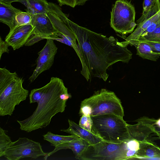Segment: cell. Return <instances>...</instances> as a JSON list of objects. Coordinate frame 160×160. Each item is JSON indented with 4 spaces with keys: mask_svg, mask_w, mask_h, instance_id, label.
Segmentation results:
<instances>
[{
    "mask_svg": "<svg viewBox=\"0 0 160 160\" xmlns=\"http://www.w3.org/2000/svg\"><path fill=\"white\" fill-rule=\"evenodd\" d=\"M139 39L142 40L150 45L154 52L160 53V41H150L140 38Z\"/></svg>",
    "mask_w": 160,
    "mask_h": 160,
    "instance_id": "484cf974",
    "label": "cell"
},
{
    "mask_svg": "<svg viewBox=\"0 0 160 160\" xmlns=\"http://www.w3.org/2000/svg\"><path fill=\"white\" fill-rule=\"evenodd\" d=\"M135 121L141 122L148 126L153 133L156 134L160 139V118L155 119L144 116L139 118Z\"/></svg>",
    "mask_w": 160,
    "mask_h": 160,
    "instance_id": "ffe728a7",
    "label": "cell"
},
{
    "mask_svg": "<svg viewBox=\"0 0 160 160\" xmlns=\"http://www.w3.org/2000/svg\"><path fill=\"white\" fill-rule=\"evenodd\" d=\"M43 139L51 143V145L57 147L64 143L69 142L79 138L75 134H71L69 136H62L55 134L50 132L43 135Z\"/></svg>",
    "mask_w": 160,
    "mask_h": 160,
    "instance_id": "d6986e66",
    "label": "cell"
},
{
    "mask_svg": "<svg viewBox=\"0 0 160 160\" xmlns=\"http://www.w3.org/2000/svg\"><path fill=\"white\" fill-rule=\"evenodd\" d=\"M40 89L42 98L32 114L24 120L17 121L21 130L29 132L46 127L54 116L64 112L67 101L71 97L63 80L57 77H52Z\"/></svg>",
    "mask_w": 160,
    "mask_h": 160,
    "instance_id": "7a4b0ae2",
    "label": "cell"
},
{
    "mask_svg": "<svg viewBox=\"0 0 160 160\" xmlns=\"http://www.w3.org/2000/svg\"><path fill=\"white\" fill-rule=\"evenodd\" d=\"M137 159H160V148L148 139L140 146Z\"/></svg>",
    "mask_w": 160,
    "mask_h": 160,
    "instance_id": "e0dca14e",
    "label": "cell"
},
{
    "mask_svg": "<svg viewBox=\"0 0 160 160\" xmlns=\"http://www.w3.org/2000/svg\"><path fill=\"white\" fill-rule=\"evenodd\" d=\"M156 4V0H144L142 15L144 14L154 8Z\"/></svg>",
    "mask_w": 160,
    "mask_h": 160,
    "instance_id": "d4e9b609",
    "label": "cell"
},
{
    "mask_svg": "<svg viewBox=\"0 0 160 160\" xmlns=\"http://www.w3.org/2000/svg\"><path fill=\"white\" fill-rule=\"evenodd\" d=\"M128 45L134 46L137 55L143 59L156 61L160 56V53L154 52L150 45L140 39L130 41L127 44Z\"/></svg>",
    "mask_w": 160,
    "mask_h": 160,
    "instance_id": "9a60e30c",
    "label": "cell"
},
{
    "mask_svg": "<svg viewBox=\"0 0 160 160\" xmlns=\"http://www.w3.org/2000/svg\"><path fill=\"white\" fill-rule=\"evenodd\" d=\"M92 132L102 140L121 143L130 138L127 124L123 118L113 114L91 116Z\"/></svg>",
    "mask_w": 160,
    "mask_h": 160,
    "instance_id": "5b68a950",
    "label": "cell"
},
{
    "mask_svg": "<svg viewBox=\"0 0 160 160\" xmlns=\"http://www.w3.org/2000/svg\"><path fill=\"white\" fill-rule=\"evenodd\" d=\"M59 6L66 5L72 8H74L76 6V0H57Z\"/></svg>",
    "mask_w": 160,
    "mask_h": 160,
    "instance_id": "83f0119b",
    "label": "cell"
},
{
    "mask_svg": "<svg viewBox=\"0 0 160 160\" xmlns=\"http://www.w3.org/2000/svg\"><path fill=\"white\" fill-rule=\"evenodd\" d=\"M157 9L159 10L160 9V0H156V5Z\"/></svg>",
    "mask_w": 160,
    "mask_h": 160,
    "instance_id": "4dcf8cb0",
    "label": "cell"
},
{
    "mask_svg": "<svg viewBox=\"0 0 160 160\" xmlns=\"http://www.w3.org/2000/svg\"><path fill=\"white\" fill-rule=\"evenodd\" d=\"M46 43L43 48L38 53L36 67L29 78L31 82H33L43 72L48 70L53 64L54 57L58 48L54 40L46 39Z\"/></svg>",
    "mask_w": 160,
    "mask_h": 160,
    "instance_id": "8fae6325",
    "label": "cell"
},
{
    "mask_svg": "<svg viewBox=\"0 0 160 160\" xmlns=\"http://www.w3.org/2000/svg\"><path fill=\"white\" fill-rule=\"evenodd\" d=\"M137 22V26L135 30L125 41L122 42L124 46H127L129 41L138 40L151 32L158 26L160 22V9L158 10L155 5L146 14L142 15Z\"/></svg>",
    "mask_w": 160,
    "mask_h": 160,
    "instance_id": "9c48e42d",
    "label": "cell"
},
{
    "mask_svg": "<svg viewBox=\"0 0 160 160\" xmlns=\"http://www.w3.org/2000/svg\"><path fill=\"white\" fill-rule=\"evenodd\" d=\"M134 6L126 0H117L111 12L110 25L122 35L132 33L137 24Z\"/></svg>",
    "mask_w": 160,
    "mask_h": 160,
    "instance_id": "8992f818",
    "label": "cell"
},
{
    "mask_svg": "<svg viewBox=\"0 0 160 160\" xmlns=\"http://www.w3.org/2000/svg\"><path fill=\"white\" fill-rule=\"evenodd\" d=\"M79 114L90 116L110 114L123 118L124 111L120 100L115 93L102 88L81 102Z\"/></svg>",
    "mask_w": 160,
    "mask_h": 160,
    "instance_id": "277c9868",
    "label": "cell"
},
{
    "mask_svg": "<svg viewBox=\"0 0 160 160\" xmlns=\"http://www.w3.org/2000/svg\"><path fill=\"white\" fill-rule=\"evenodd\" d=\"M64 22L74 33L79 52L81 74L88 81L93 77L106 82L107 70L118 62L128 63L132 54L112 36L107 37L72 22L67 17Z\"/></svg>",
    "mask_w": 160,
    "mask_h": 160,
    "instance_id": "6da1fadb",
    "label": "cell"
},
{
    "mask_svg": "<svg viewBox=\"0 0 160 160\" xmlns=\"http://www.w3.org/2000/svg\"><path fill=\"white\" fill-rule=\"evenodd\" d=\"M32 20V15L28 12L22 11L19 12L16 15L14 25L11 29L14 28L21 26L31 24Z\"/></svg>",
    "mask_w": 160,
    "mask_h": 160,
    "instance_id": "44dd1931",
    "label": "cell"
},
{
    "mask_svg": "<svg viewBox=\"0 0 160 160\" xmlns=\"http://www.w3.org/2000/svg\"><path fill=\"white\" fill-rule=\"evenodd\" d=\"M22 11L13 7L11 3L0 2V22L11 29L13 26L17 14Z\"/></svg>",
    "mask_w": 160,
    "mask_h": 160,
    "instance_id": "2e32d148",
    "label": "cell"
},
{
    "mask_svg": "<svg viewBox=\"0 0 160 160\" xmlns=\"http://www.w3.org/2000/svg\"><path fill=\"white\" fill-rule=\"evenodd\" d=\"M89 145H90L87 142L79 138L55 147L54 149L52 151L47 153L43 158L44 160L47 159L49 157L59 150L69 149L73 152L75 158L80 160L82 156Z\"/></svg>",
    "mask_w": 160,
    "mask_h": 160,
    "instance_id": "4fadbf2b",
    "label": "cell"
},
{
    "mask_svg": "<svg viewBox=\"0 0 160 160\" xmlns=\"http://www.w3.org/2000/svg\"><path fill=\"white\" fill-rule=\"evenodd\" d=\"M69 127L67 129H62L61 131L66 133L75 134L79 138L87 142L90 145L95 144L102 140L92 132H89L81 127L73 121L68 119Z\"/></svg>",
    "mask_w": 160,
    "mask_h": 160,
    "instance_id": "5bb4252c",
    "label": "cell"
},
{
    "mask_svg": "<svg viewBox=\"0 0 160 160\" xmlns=\"http://www.w3.org/2000/svg\"><path fill=\"white\" fill-rule=\"evenodd\" d=\"M23 80L16 72L0 68V116H11L15 106L25 100L29 91L22 86Z\"/></svg>",
    "mask_w": 160,
    "mask_h": 160,
    "instance_id": "3957f363",
    "label": "cell"
},
{
    "mask_svg": "<svg viewBox=\"0 0 160 160\" xmlns=\"http://www.w3.org/2000/svg\"><path fill=\"white\" fill-rule=\"evenodd\" d=\"M139 38L150 41H160V22L158 26L152 32L143 37H140Z\"/></svg>",
    "mask_w": 160,
    "mask_h": 160,
    "instance_id": "cb8c5ba5",
    "label": "cell"
},
{
    "mask_svg": "<svg viewBox=\"0 0 160 160\" xmlns=\"http://www.w3.org/2000/svg\"><path fill=\"white\" fill-rule=\"evenodd\" d=\"M10 46L5 41L2 39L1 37L0 38V59H1L2 55L4 52L9 53V51L8 47Z\"/></svg>",
    "mask_w": 160,
    "mask_h": 160,
    "instance_id": "4316f807",
    "label": "cell"
},
{
    "mask_svg": "<svg viewBox=\"0 0 160 160\" xmlns=\"http://www.w3.org/2000/svg\"><path fill=\"white\" fill-rule=\"evenodd\" d=\"M31 15V24L34 29L32 34L27 42L28 46H31L42 40L49 38L58 33L47 13Z\"/></svg>",
    "mask_w": 160,
    "mask_h": 160,
    "instance_id": "30bf717a",
    "label": "cell"
},
{
    "mask_svg": "<svg viewBox=\"0 0 160 160\" xmlns=\"http://www.w3.org/2000/svg\"><path fill=\"white\" fill-rule=\"evenodd\" d=\"M127 148L125 141L114 143L102 140L93 145H89L80 160H126Z\"/></svg>",
    "mask_w": 160,
    "mask_h": 160,
    "instance_id": "52a82bcc",
    "label": "cell"
},
{
    "mask_svg": "<svg viewBox=\"0 0 160 160\" xmlns=\"http://www.w3.org/2000/svg\"><path fill=\"white\" fill-rule=\"evenodd\" d=\"M79 125L82 128L92 132V121L90 116L83 115L80 119Z\"/></svg>",
    "mask_w": 160,
    "mask_h": 160,
    "instance_id": "603a6c76",
    "label": "cell"
},
{
    "mask_svg": "<svg viewBox=\"0 0 160 160\" xmlns=\"http://www.w3.org/2000/svg\"><path fill=\"white\" fill-rule=\"evenodd\" d=\"M40 143L26 138H19L7 148L3 156L8 160H18L29 158L36 159L45 156Z\"/></svg>",
    "mask_w": 160,
    "mask_h": 160,
    "instance_id": "ba28073f",
    "label": "cell"
},
{
    "mask_svg": "<svg viewBox=\"0 0 160 160\" xmlns=\"http://www.w3.org/2000/svg\"><path fill=\"white\" fill-rule=\"evenodd\" d=\"M33 27L31 24L10 29L5 41L15 50L23 47L32 34Z\"/></svg>",
    "mask_w": 160,
    "mask_h": 160,
    "instance_id": "7c38bea8",
    "label": "cell"
},
{
    "mask_svg": "<svg viewBox=\"0 0 160 160\" xmlns=\"http://www.w3.org/2000/svg\"><path fill=\"white\" fill-rule=\"evenodd\" d=\"M18 2L24 5L26 12L32 15L47 13L49 11V2L47 0H20Z\"/></svg>",
    "mask_w": 160,
    "mask_h": 160,
    "instance_id": "ac0fdd59",
    "label": "cell"
},
{
    "mask_svg": "<svg viewBox=\"0 0 160 160\" xmlns=\"http://www.w3.org/2000/svg\"><path fill=\"white\" fill-rule=\"evenodd\" d=\"M12 142L10 137L7 135L5 131L0 127V157L3 156L7 148Z\"/></svg>",
    "mask_w": 160,
    "mask_h": 160,
    "instance_id": "7402d4cb",
    "label": "cell"
},
{
    "mask_svg": "<svg viewBox=\"0 0 160 160\" xmlns=\"http://www.w3.org/2000/svg\"><path fill=\"white\" fill-rule=\"evenodd\" d=\"M90 0H76V4L77 5H84L86 2Z\"/></svg>",
    "mask_w": 160,
    "mask_h": 160,
    "instance_id": "f1b7e54d",
    "label": "cell"
},
{
    "mask_svg": "<svg viewBox=\"0 0 160 160\" xmlns=\"http://www.w3.org/2000/svg\"><path fill=\"white\" fill-rule=\"evenodd\" d=\"M20 0H0V2L6 3H11L13 2H18Z\"/></svg>",
    "mask_w": 160,
    "mask_h": 160,
    "instance_id": "f546056e",
    "label": "cell"
}]
</instances>
